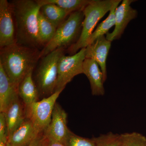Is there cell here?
I'll list each match as a JSON object with an SVG mask.
<instances>
[{
	"label": "cell",
	"mask_w": 146,
	"mask_h": 146,
	"mask_svg": "<svg viewBox=\"0 0 146 146\" xmlns=\"http://www.w3.org/2000/svg\"><path fill=\"white\" fill-rule=\"evenodd\" d=\"M10 4L16 29V44L39 49L38 16L41 7L36 0H14Z\"/></svg>",
	"instance_id": "cell-1"
},
{
	"label": "cell",
	"mask_w": 146,
	"mask_h": 146,
	"mask_svg": "<svg viewBox=\"0 0 146 146\" xmlns=\"http://www.w3.org/2000/svg\"><path fill=\"white\" fill-rule=\"evenodd\" d=\"M41 50L15 44L0 50V65L16 89L40 58Z\"/></svg>",
	"instance_id": "cell-2"
},
{
	"label": "cell",
	"mask_w": 146,
	"mask_h": 146,
	"mask_svg": "<svg viewBox=\"0 0 146 146\" xmlns=\"http://www.w3.org/2000/svg\"><path fill=\"white\" fill-rule=\"evenodd\" d=\"M84 18L83 10L71 13L68 18L58 27L51 41L41 50L40 58L54 50L69 48L75 44L81 34Z\"/></svg>",
	"instance_id": "cell-3"
},
{
	"label": "cell",
	"mask_w": 146,
	"mask_h": 146,
	"mask_svg": "<svg viewBox=\"0 0 146 146\" xmlns=\"http://www.w3.org/2000/svg\"><path fill=\"white\" fill-rule=\"evenodd\" d=\"M64 51L63 48L57 49L42 58L33 77L39 99L49 97L54 93L58 61Z\"/></svg>",
	"instance_id": "cell-4"
},
{
	"label": "cell",
	"mask_w": 146,
	"mask_h": 146,
	"mask_svg": "<svg viewBox=\"0 0 146 146\" xmlns=\"http://www.w3.org/2000/svg\"><path fill=\"white\" fill-rule=\"evenodd\" d=\"M117 0H91L83 9L84 18L80 36L75 44L69 47L68 53L72 55L86 48L89 37L99 21L110 11Z\"/></svg>",
	"instance_id": "cell-5"
},
{
	"label": "cell",
	"mask_w": 146,
	"mask_h": 146,
	"mask_svg": "<svg viewBox=\"0 0 146 146\" xmlns=\"http://www.w3.org/2000/svg\"><path fill=\"white\" fill-rule=\"evenodd\" d=\"M85 59V48L72 55L61 56L58 66V78L55 92L63 91L75 76L83 74V63Z\"/></svg>",
	"instance_id": "cell-6"
},
{
	"label": "cell",
	"mask_w": 146,
	"mask_h": 146,
	"mask_svg": "<svg viewBox=\"0 0 146 146\" xmlns=\"http://www.w3.org/2000/svg\"><path fill=\"white\" fill-rule=\"evenodd\" d=\"M62 91L35 102L32 105L27 118L31 120L39 133H44L49 125L56 100Z\"/></svg>",
	"instance_id": "cell-7"
},
{
	"label": "cell",
	"mask_w": 146,
	"mask_h": 146,
	"mask_svg": "<svg viewBox=\"0 0 146 146\" xmlns=\"http://www.w3.org/2000/svg\"><path fill=\"white\" fill-rule=\"evenodd\" d=\"M15 23L10 4L0 0V48L16 44Z\"/></svg>",
	"instance_id": "cell-8"
},
{
	"label": "cell",
	"mask_w": 146,
	"mask_h": 146,
	"mask_svg": "<svg viewBox=\"0 0 146 146\" xmlns=\"http://www.w3.org/2000/svg\"><path fill=\"white\" fill-rule=\"evenodd\" d=\"M67 113L62 107L55 104L49 125L44 132L45 137L49 140L64 143L70 130L67 126Z\"/></svg>",
	"instance_id": "cell-9"
},
{
	"label": "cell",
	"mask_w": 146,
	"mask_h": 146,
	"mask_svg": "<svg viewBox=\"0 0 146 146\" xmlns=\"http://www.w3.org/2000/svg\"><path fill=\"white\" fill-rule=\"evenodd\" d=\"M135 1L133 0H123L116 9L115 29L112 32L106 34L107 40L112 42L120 39L129 23L136 18L138 12L130 5L131 3Z\"/></svg>",
	"instance_id": "cell-10"
},
{
	"label": "cell",
	"mask_w": 146,
	"mask_h": 146,
	"mask_svg": "<svg viewBox=\"0 0 146 146\" xmlns=\"http://www.w3.org/2000/svg\"><path fill=\"white\" fill-rule=\"evenodd\" d=\"M111 45V42L103 35L85 48V58L93 59L98 63L103 75L104 82L107 79L106 60Z\"/></svg>",
	"instance_id": "cell-11"
},
{
	"label": "cell",
	"mask_w": 146,
	"mask_h": 146,
	"mask_svg": "<svg viewBox=\"0 0 146 146\" xmlns=\"http://www.w3.org/2000/svg\"><path fill=\"white\" fill-rule=\"evenodd\" d=\"M41 134L35 127L31 120L26 118L21 126L9 136L6 145L29 146Z\"/></svg>",
	"instance_id": "cell-12"
},
{
	"label": "cell",
	"mask_w": 146,
	"mask_h": 146,
	"mask_svg": "<svg viewBox=\"0 0 146 146\" xmlns=\"http://www.w3.org/2000/svg\"><path fill=\"white\" fill-rule=\"evenodd\" d=\"M35 68H32L24 77L18 87V96L23 103L27 116L32 105L39 100V93L33 78Z\"/></svg>",
	"instance_id": "cell-13"
},
{
	"label": "cell",
	"mask_w": 146,
	"mask_h": 146,
	"mask_svg": "<svg viewBox=\"0 0 146 146\" xmlns=\"http://www.w3.org/2000/svg\"><path fill=\"white\" fill-rule=\"evenodd\" d=\"M83 74L89 79L92 95L104 96L105 94L104 76L98 63L93 59L85 58L83 63Z\"/></svg>",
	"instance_id": "cell-14"
},
{
	"label": "cell",
	"mask_w": 146,
	"mask_h": 146,
	"mask_svg": "<svg viewBox=\"0 0 146 146\" xmlns=\"http://www.w3.org/2000/svg\"><path fill=\"white\" fill-rule=\"evenodd\" d=\"M4 113L8 137L21 126L27 118L25 108L19 96L12 102Z\"/></svg>",
	"instance_id": "cell-15"
},
{
	"label": "cell",
	"mask_w": 146,
	"mask_h": 146,
	"mask_svg": "<svg viewBox=\"0 0 146 146\" xmlns=\"http://www.w3.org/2000/svg\"><path fill=\"white\" fill-rule=\"evenodd\" d=\"M18 96V89L11 82L0 65V112H5Z\"/></svg>",
	"instance_id": "cell-16"
},
{
	"label": "cell",
	"mask_w": 146,
	"mask_h": 146,
	"mask_svg": "<svg viewBox=\"0 0 146 146\" xmlns=\"http://www.w3.org/2000/svg\"><path fill=\"white\" fill-rule=\"evenodd\" d=\"M40 12L50 22L58 27L66 20L71 13L54 4H48L42 6Z\"/></svg>",
	"instance_id": "cell-17"
},
{
	"label": "cell",
	"mask_w": 146,
	"mask_h": 146,
	"mask_svg": "<svg viewBox=\"0 0 146 146\" xmlns=\"http://www.w3.org/2000/svg\"><path fill=\"white\" fill-rule=\"evenodd\" d=\"M57 29V27L47 20L40 11L38 16V36L42 47L44 48L51 41Z\"/></svg>",
	"instance_id": "cell-18"
},
{
	"label": "cell",
	"mask_w": 146,
	"mask_h": 146,
	"mask_svg": "<svg viewBox=\"0 0 146 146\" xmlns=\"http://www.w3.org/2000/svg\"><path fill=\"white\" fill-rule=\"evenodd\" d=\"M40 6L54 4L71 13L77 11L83 10L91 2V0H36Z\"/></svg>",
	"instance_id": "cell-19"
},
{
	"label": "cell",
	"mask_w": 146,
	"mask_h": 146,
	"mask_svg": "<svg viewBox=\"0 0 146 146\" xmlns=\"http://www.w3.org/2000/svg\"><path fill=\"white\" fill-rule=\"evenodd\" d=\"M121 1V0H117V2L114 5L112 9L110 11L109 15L108 16L107 18L104 21L102 22L98 26L95 31L93 32V33L89 37L87 42V45L93 43L100 36L104 35L105 34H107L109 30L112 27L115 25V10Z\"/></svg>",
	"instance_id": "cell-20"
},
{
	"label": "cell",
	"mask_w": 146,
	"mask_h": 146,
	"mask_svg": "<svg viewBox=\"0 0 146 146\" xmlns=\"http://www.w3.org/2000/svg\"><path fill=\"white\" fill-rule=\"evenodd\" d=\"M119 146H146V137L137 132L120 134Z\"/></svg>",
	"instance_id": "cell-21"
},
{
	"label": "cell",
	"mask_w": 146,
	"mask_h": 146,
	"mask_svg": "<svg viewBox=\"0 0 146 146\" xmlns=\"http://www.w3.org/2000/svg\"><path fill=\"white\" fill-rule=\"evenodd\" d=\"M65 146H96L94 137L84 138L70 131L64 142Z\"/></svg>",
	"instance_id": "cell-22"
},
{
	"label": "cell",
	"mask_w": 146,
	"mask_h": 146,
	"mask_svg": "<svg viewBox=\"0 0 146 146\" xmlns=\"http://www.w3.org/2000/svg\"><path fill=\"white\" fill-rule=\"evenodd\" d=\"M120 134L111 132L94 137L96 146H119Z\"/></svg>",
	"instance_id": "cell-23"
},
{
	"label": "cell",
	"mask_w": 146,
	"mask_h": 146,
	"mask_svg": "<svg viewBox=\"0 0 146 146\" xmlns=\"http://www.w3.org/2000/svg\"><path fill=\"white\" fill-rule=\"evenodd\" d=\"M8 138L5 113L0 112V142L6 143Z\"/></svg>",
	"instance_id": "cell-24"
},
{
	"label": "cell",
	"mask_w": 146,
	"mask_h": 146,
	"mask_svg": "<svg viewBox=\"0 0 146 146\" xmlns=\"http://www.w3.org/2000/svg\"><path fill=\"white\" fill-rule=\"evenodd\" d=\"M45 140L44 133H42L29 146H43Z\"/></svg>",
	"instance_id": "cell-25"
},
{
	"label": "cell",
	"mask_w": 146,
	"mask_h": 146,
	"mask_svg": "<svg viewBox=\"0 0 146 146\" xmlns=\"http://www.w3.org/2000/svg\"><path fill=\"white\" fill-rule=\"evenodd\" d=\"M43 146H65V144L58 141L49 140L45 137V140Z\"/></svg>",
	"instance_id": "cell-26"
},
{
	"label": "cell",
	"mask_w": 146,
	"mask_h": 146,
	"mask_svg": "<svg viewBox=\"0 0 146 146\" xmlns=\"http://www.w3.org/2000/svg\"><path fill=\"white\" fill-rule=\"evenodd\" d=\"M0 146H6V144L3 142H0Z\"/></svg>",
	"instance_id": "cell-27"
}]
</instances>
